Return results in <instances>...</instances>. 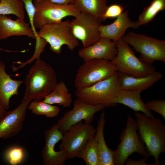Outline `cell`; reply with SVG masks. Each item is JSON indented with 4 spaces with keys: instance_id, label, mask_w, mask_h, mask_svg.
<instances>
[{
    "instance_id": "1",
    "label": "cell",
    "mask_w": 165,
    "mask_h": 165,
    "mask_svg": "<svg viewBox=\"0 0 165 165\" xmlns=\"http://www.w3.org/2000/svg\"><path fill=\"white\" fill-rule=\"evenodd\" d=\"M57 83L53 68L43 60L37 59L26 76L24 97L41 101L53 90Z\"/></svg>"
},
{
    "instance_id": "2",
    "label": "cell",
    "mask_w": 165,
    "mask_h": 165,
    "mask_svg": "<svg viewBox=\"0 0 165 165\" xmlns=\"http://www.w3.org/2000/svg\"><path fill=\"white\" fill-rule=\"evenodd\" d=\"M138 134L145 145L150 156L155 160V165L161 162L159 157L165 152V126L160 119L148 117L141 112H135Z\"/></svg>"
},
{
    "instance_id": "3",
    "label": "cell",
    "mask_w": 165,
    "mask_h": 165,
    "mask_svg": "<svg viewBox=\"0 0 165 165\" xmlns=\"http://www.w3.org/2000/svg\"><path fill=\"white\" fill-rule=\"evenodd\" d=\"M121 91L117 72L92 86L76 89L75 94L77 98L87 104L92 105H102L108 107L114 105L113 101Z\"/></svg>"
},
{
    "instance_id": "4",
    "label": "cell",
    "mask_w": 165,
    "mask_h": 165,
    "mask_svg": "<svg viewBox=\"0 0 165 165\" xmlns=\"http://www.w3.org/2000/svg\"><path fill=\"white\" fill-rule=\"evenodd\" d=\"M138 125L136 119L129 115L126 127L120 136V142L114 151V165H123L129 156L136 152L148 160L150 156L144 143L137 133Z\"/></svg>"
},
{
    "instance_id": "5",
    "label": "cell",
    "mask_w": 165,
    "mask_h": 165,
    "mask_svg": "<svg viewBox=\"0 0 165 165\" xmlns=\"http://www.w3.org/2000/svg\"><path fill=\"white\" fill-rule=\"evenodd\" d=\"M116 43L117 53L110 61L118 72L136 77H144L156 71L152 64L145 63L138 58L129 45L122 38Z\"/></svg>"
},
{
    "instance_id": "6",
    "label": "cell",
    "mask_w": 165,
    "mask_h": 165,
    "mask_svg": "<svg viewBox=\"0 0 165 165\" xmlns=\"http://www.w3.org/2000/svg\"><path fill=\"white\" fill-rule=\"evenodd\" d=\"M37 34L49 44L51 50L57 54L61 53L64 45L72 51L79 45V40L72 32L68 20L46 24L39 29Z\"/></svg>"
},
{
    "instance_id": "7",
    "label": "cell",
    "mask_w": 165,
    "mask_h": 165,
    "mask_svg": "<svg viewBox=\"0 0 165 165\" xmlns=\"http://www.w3.org/2000/svg\"><path fill=\"white\" fill-rule=\"evenodd\" d=\"M122 39L140 53L139 58L143 62L149 64L156 61L165 62V40L133 31L123 35Z\"/></svg>"
},
{
    "instance_id": "8",
    "label": "cell",
    "mask_w": 165,
    "mask_h": 165,
    "mask_svg": "<svg viewBox=\"0 0 165 165\" xmlns=\"http://www.w3.org/2000/svg\"><path fill=\"white\" fill-rule=\"evenodd\" d=\"M110 61L93 59L84 61L78 69L74 84L76 89L87 87L117 72Z\"/></svg>"
},
{
    "instance_id": "9",
    "label": "cell",
    "mask_w": 165,
    "mask_h": 165,
    "mask_svg": "<svg viewBox=\"0 0 165 165\" xmlns=\"http://www.w3.org/2000/svg\"><path fill=\"white\" fill-rule=\"evenodd\" d=\"M35 12L34 24L39 29L44 25L62 21L68 16L75 17L80 13L74 4H60L49 0L34 2Z\"/></svg>"
},
{
    "instance_id": "10",
    "label": "cell",
    "mask_w": 165,
    "mask_h": 165,
    "mask_svg": "<svg viewBox=\"0 0 165 165\" xmlns=\"http://www.w3.org/2000/svg\"><path fill=\"white\" fill-rule=\"evenodd\" d=\"M96 129L82 121L72 126L63 134L60 149L65 152L67 159L77 157L87 142L95 134Z\"/></svg>"
},
{
    "instance_id": "11",
    "label": "cell",
    "mask_w": 165,
    "mask_h": 165,
    "mask_svg": "<svg viewBox=\"0 0 165 165\" xmlns=\"http://www.w3.org/2000/svg\"><path fill=\"white\" fill-rule=\"evenodd\" d=\"M101 22L92 16L81 13L70 21L72 32L80 41L83 47L94 43L101 37L99 28Z\"/></svg>"
},
{
    "instance_id": "12",
    "label": "cell",
    "mask_w": 165,
    "mask_h": 165,
    "mask_svg": "<svg viewBox=\"0 0 165 165\" xmlns=\"http://www.w3.org/2000/svg\"><path fill=\"white\" fill-rule=\"evenodd\" d=\"M105 108L102 105L89 104L77 98L74 102L73 108L65 112L57 123L63 134L72 126L82 120L86 124H90L95 114Z\"/></svg>"
},
{
    "instance_id": "13",
    "label": "cell",
    "mask_w": 165,
    "mask_h": 165,
    "mask_svg": "<svg viewBox=\"0 0 165 165\" xmlns=\"http://www.w3.org/2000/svg\"><path fill=\"white\" fill-rule=\"evenodd\" d=\"M32 99L23 97L20 104L15 109L8 112L0 121V138L7 139L16 135L22 130L26 111Z\"/></svg>"
},
{
    "instance_id": "14",
    "label": "cell",
    "mask_w": 165,
    "mask_h": 165,
    "mask_svg": "<svg viewBox=\"0 0 165 165\" xmlns=\"http://www.w3.org/2000/svg\"><path fill=\"white\" fill-rule=\"evenodd\" d=\"M45 144L42 151L43 163L44 165H64L67 160L64 151H57L55 147L61 140L62 133L59 130L57 123L44 133Z\"/></svg>"
},
{
    "instance_id": "15",
    "label": "cell",
    "mask_w": 165,
    "mask_h": 165,
    "mask_svg": "<svg viewBox=\"0 0 165 165\" xmlns=\"http://www.w3.org/2000/svg\"><path fill=\"white\" fill-rule=\"evenodd\" d=\"M117 52L116 42L107 37H101L91 45L79 49L78 54L84 61L93 59L111 61Z\"/></svg>"
},
{
    "instance_id": "16",
    "label": "cell",
    "mask_w": 165,
    "mask_h": 165,
    "mask_svg": "<svg viewBox=\"0 0 165 165\" xmlns=\"http://www.w3.org/2000/svg\"><path fill=\"white\" fill-rule=\"evenodd\" d=\"M139 27L137 21H132L130 20L128 11L126 10L111 24L105 25L102 24L100 26L99 30L101 37H107L116 42L122 38L128 29H138Z\"/></svg>"
},
{
    "instance_id": "17",
    "label": "cell",
    "mask_w": 165,
    "mask_h": 165,
    "mask_svg": "<svg viewBox=\"0 0 165 165\" xmlns=\"http://www.w3.org/2000/svg\"><path fill=\"white\" fill-rule=\"evenodd\" d=\"M119 83L121 90L141 92L148 89L163 77L155 71L144 77H136L118 72Z\"/></svg>"
},
{
    "instance_id": "18",
    "label": "cell",
    "mask_w": 165,
    "mask_h": 165,
    "mask_svg": "<svg viewBox=\"0 0 165 165\" xmlns=\"http://www.w3.org/2000/svg\"><path fill=\"white\" fill-rule=\"evenodd\" d=\"M27 36L33 38L35 36L29 23L17 18L13 20L4 15H0V40L15 36Z\"/></svg>"
},
{
    "instance_id": "19",
    "label": "cell",
    "mask_w": 165,
    "mask_h": 165,
    "mask_svg": "<svg viewBox=\"0 0 165 165\" xmlns=\"http://www.w3.org/2000/svg\"><path fill=\"white\" fill-rule=\"evenodd\" d=\"M6 68L5 64L0 60V102L6 110L9 108L10 98L18 94L19 88L23 82L12 79L6 72Z\"/></svg>"
},
{
    "instance_id": "20",
    "label": "cell",
    "mask_w": 165,
    "mask_h": 165,
    "mask_svg": "<svg viewBox=\"0 0 165 165\" xmlns=\"http://www.w3.org/2000/svg\"><path fill=\"white\" fill-rule=\"evenodd\" d=\"M106 123L105 112L101 114L98 120L95 138L98 152L100 165H114V151L108 147L104 134Z\"/></svg>"
},
{
    "instance_id": "21",
    "label": "cell",
    "mask_w": 165,
    "mask_h": 165,
    "mask_svg": "<svg viewBox=\"0 0 165 165\" xmlns=\"http://www.w3.org/2000/svg\"><path fill=\"white\" fill-rule=\"evenodd\" d=\"M141 93L138 91L121 90L114 99L113 103L114 105L117 103L123 104L135 112H141L150 118H154L151 111L147 108L145 103L141 99Z\"/></svg>"
},
{
    "instance_id": "22",
    "label": "cell",
    "mask_w": 165,
    "mask_h": 165,
    "mask_svg": "<svg viewBox=\"0 0 165 165\" xmlns=\"http://www.w3.org/2000/svg\"><path fill=\"white\" fill-rule=\"evenodd\" d=\"M108 0H74V4L81 13L90 14L101 22L108 7Z\"/></svg>"
},
{
    "instance_id": "23",
    "label": "cell",
    "mask_w": 165,
    "mask_h": 165,
    "mask_svg": "<svg viewBox=\"0 0 165 165\" xmlns=\"http://www.w3.org/2000/svg\"><path fill=\"white\" fill-rule=\"evenodd\" d=\"M42 101L50 104H58L64 108L71 105L72 95L65 83L61 81L57 83L53 90L43 99Z\"/></svg>"
},
{
    "instance_id": "24",
    "label": "cell",
    "mask_w": 165,
    "mask_h": 165,
    "mask_svg": "<svg viewBox=\"0 0 165 165\" xmlns=\"http://www.w3.org/2000/svg\"><path fill=\"white\" fill-rule=\"evenodd\" d=\"M77 157L83 160L86 165H100L95 135L87 142Z\"/></svg>"
},
{
    "instance_id": "25",
    "label": "cell",
    "mask_w": 165,
    "mask_h": 165,
    "mask_svg": "<svg viewBox=\"0 0 165 165\" xmlns=\"http://www.w3.org/2000/svg\"><path fill=\"white\" fill-rule=\"evenodd\" d=\"M165 9V0H153L145 7L137 21L139 26L152 21L157 14Z\"/></svg>"
},
{
    "instance_id": "26",
    "label": "cell",
    "mask_w": 165,
    "mask_h": 165,
    "mask_svg": "<svg viewBox=\"0 0 165 165\" xmlns=\"http://www.w3.org/2000/svg\"><path fill=\"white\" fill-rule=\"evenodd\" d=\"M29 110L37 115H44L46 117L54 118L58 116L60 112L59 107L42 101H33L30 102L28 107Z\"/></svg>"
},
{
    "instance_id": "27",
    "label": "cell",
    "mask_w": 165,
    "mask_h": 165,
    "mask_svg": "<svg viewBox=\"0 0 165 165\" xmlns=\"http://www.w3.org/2000/svg\"><path fill=\"white\" fill-rule=\"evenodd\" d=\"M24 7L21 0H0V15L13 14L24 19Z\"/></svg>"
},
{
    "instance_id": "28",
    "label": "cell",
    "mask_w": 165,
    "mask_h": 165,
    "mask_svg": "<svg viewBox=\"0 0 165 165\" xmlns=\"http://www.w3.org/2000/svg\"><path fill=\"white\" fill-rule=\"evenodd\" d=\"M5 156L6 159L10 165H17L22 161L24 153L22 148L15 146L7 150Z\"/></svg>"
},
{
    "instance_id": "29",
    "label": "cell",
    "mask_w": 165,
    "mask_h": 165,
    "mask_svg": "<svg viewBox=\"0 0 165 165\" xmlns=\"http://www.w3.org/2000/svg\"><path fill=\"white\" fill-rule=\"evenodd\" d=\"M23 2L29 20V23L36 39V43H38L41 38L38 35L34 24V18L35 12V7L32 0H21Z\"/></svg>"
},
{
    "instance_id": "30",
    "label": "cell",
    "mask_w": 165,
    "mask_h": 165,
    "mask_svg": "<svg viewBox=\"0 0 165 165\" xmlns=\"http://www.w3.org/2000/svg\"><path fill=\"white\" fill-rule=\"evenodd\" d=\"M147 108L151 111H154L160 114L165 119V100L154 99L145 103Z\"/></svg>"
},
{
    "instance_id": "31",
    "label": "cell",
    "mask_w": 165,
    "mask_h": 165,
    "mask_svg": "<svg viewBox=\"0 0 165 165\" xmlns=\"http://www.w3.org/2000/svg\"><path fill=\"white\" fill-rule=\"evenodd\" d=\"M124 8L120 5L116 4L108 6L104 14V21L107 19L117 18L123 12Z\"/></svg>"
},
{
    "instance_id": "32",
    "label": "cell",
    "mask_w": 165,
    "mask_h": 165,
    "mask_svg": "<svg viewBox=\"0 0 165 165\" xmlns=\"http://www.w3.org/2000/svg\"><path fill=\"white\" fill-rule=\"evenodd\" d=\"M147 160L143 158L140 160H135L127 159L125 163L126 165H155L154 163L148 164L146 163Z\"/></svg>"
},
{
    "instance_id": "33",
    "label": "cell",
    "mask_w": 165,
    "mask_h": 165,
    "mask_svg": "<svg viewBox=\"0 0 165 165\" xmlns=\"http://www.w3.org/2000/svg\"><path fill=\"white\" fill-rule=\"evenodd\" d=\"M7 112L2 106L0 102V121L6 115Z\"/></svg>"
},
{
    "instance_id": "34",
    "label": "cell",
    "mask_w": 165,
    "mask_h": 165,
    "mask_svg": "<svg viewBox=\"0 0 165 165\" xmlns=\"http://www.w3.org/2000/svg\"><path fill=\"white\" fill-rule=\"evenodd\" d=\"M34 2H37L42 0H32ZM55 3L60 4H69L67 0H49Z\"/></svg>"
},
{
    "instance_id": "35",
    "label": "cell",
    "mask_w": 165,
    "mask_h": 165,
    "mask_svg": "<svg viewBox=\"0 0 165 165\" xmlns=\"http://www.w3.org/2000/svg\"><path fill=\"white\" fill-rule=\"evenodd\" d=\"M0 51H3L7 52H20V51H12L9 50H5L0 47Z\"/></svg>"
},
{
    "instance_id": "36",
    "label": "cell",
    "mask_w": 165,
    "mask_h": 165,
    "mask_svg": "<svg viewBox=\"0 0 165 165\" xmlns=\"http://www.w3.org/2000/svg\"><path fill=\"white\" fill-rule=\"evenodd\" d=\"M69 4H74V0H67Z\"/></svg>"
}]
</instances>
